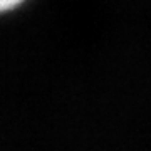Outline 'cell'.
I'll list each match as a JSON object with an SVG mask.
<instances>
[{
  "label": "cell",
  "instance_id": "1",
  "mask_svg": "<svg viewBox=\"0 0 151 151\" xmlns=\"http://www.w3.org/2000/svg\"><path fill=\"white\" fill-rule=\"evenodd\" d=\"M25 0H0V15H5L10 12L17 10Z\"/></svg>",
  "mask_w": 151,
  "mask_h": 151
}]
</instances>
